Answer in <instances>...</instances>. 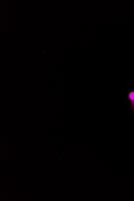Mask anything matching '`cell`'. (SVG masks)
Listing matches in <instances>:
<instances>
[{
    "label": "cell",
    "instance_id": "1",
    "mask_svg": "<svg viewBox=\"0 0 134 201\" xmlns=\"http://www.w3.org/2000/svg\"><path fill=\"white\" fill-rule=\"evenodd\" d=\"M128 98L130 102L134 101V91H131L128 93Z\"/></svg>",
    "mask_w": 134,
    "mask_h": 201
},
{
    "label": "cell",
    "instance_id": "2",
    "mask_svg": "<svg viewBox=\"0 0 134 201\" xmlns=\"http://www.w3.org/2000/svg\"><path fill=\"white\" fill-rule=\"evenodd\" d=\"M131 107H132L133 110L134 111V104L131 105Z\"/></svg>",
    "mask_w": 134,
    "mask_h": 201
}]
</instances>
